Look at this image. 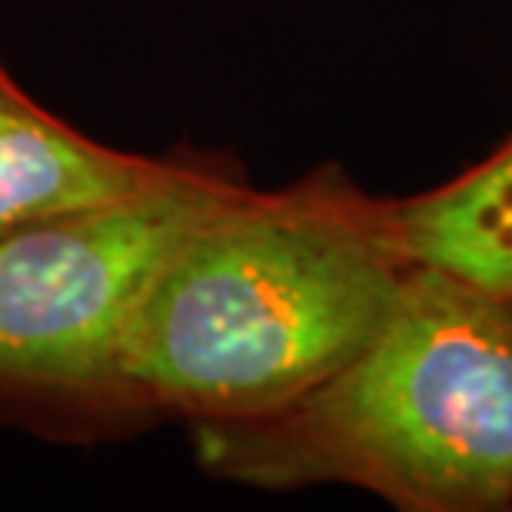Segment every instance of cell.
<instances>
[{
  "label": "cell",
  "instance_id": "obj_3",
  "mask_svg": "<svg viewBox=\"0 0 512 512\" xmlns=\"http://www.w3.org/2000/svg\"><path fill=\"white\" fill-rule=\"evenodd\" d=\"M247 187L207 157H167L117 200L0 237V396L120 406L130 323L173 247Z\"/></svg>",
  "mask_w": 512,
  "mask_h": 512
},
{
  "label": "cell",
  "instance_id": "obj_5",
  "mask_svg": "<svg viewBox=\"0 0 512 512\" xmlns=\"http://www.w3.org/2000/svg\"><path fill=\"white\" fill-rule=\"evenodd\" d=\"M416 266L512 303V133L476 167L396 200Z\"/></svg>",
  "mask_w": 512,
  "mask_h": 512
},
{
  "label": "cell",
  "instance_id": "obj_4",
  "mask_svg": "<svg viewBox=\"0 0 512 512\" xmlns=\"http://www.w3.org/2000/svg\"><path fill=\"white\" fill-rule=\"evenodd\" d=\"M167 167L107 147L37 104L0 60V237L140 190Z\"/></svg>",
  "mask_w": 512,
  "mask_h": 512
},
{
  "label": "cell",
  "instance_id": "obj_6",
  "mask_svg": "<svg viewBox=\"0 0 512 512\" xmlns=\"http://www.w3.org/2000/svg\"><path fill=\"white\" fill-rule=\"evenodd\" d=\"M509 509H512V506H509Z\"/></svg>",
  "mask_w": 512,
  "mask_h": 512
},
{
  "label": "cell",
  "instance_id": "obj_1",
  "mask_svg": "<svg viewBox=\"0 0 512 512\" xmlns=\"http://www.w3.org/2000/svg\"><path fill=\"white\" fill-rule=\"evenodd\" d=\"M413 256L396 200L343 167L250 183L203 217L147 286L120 363V406L230 423L290 406L383 330Z\"/></svg>",
  "mask_w": 512,
  "mask_h": 512
},
{
  "label": "cell",
  "instance_id": "obj_2",
  "mask_svg": "<svg viewBox=\"0 0 512 512\" xmlns=\"http://www.w3.org/2000/svg\"><path fill=\"white\" fill-rule=\"evenodd\" d=\"M213 476L356 486L403 512L512 506V303L413 266L383 330L266 416L193 423Z\"/></svg>",
  "mask_w": 512,
  "mask_h": 512
}]
</instances>
